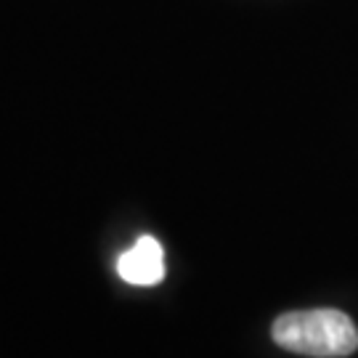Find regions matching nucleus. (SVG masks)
Segmentation results:
<instances>
[{"mask_svg":"<svg viewBox=\"0 0 358 358\" xmlns=\"http://www.w3.org/2000/svg\"><path fill=\"white\" fill-rule=\"evenodd\" d=\"M276 345L310 358H345L358 350V329L353 319L334 308L292 310L273 321Z\"/></svg>","mask_w":358,"mask_h":358,"instance_id":"1","label":"nucleus"},{"mask_svg":"<svg viewBox=\"0 0 358 358\" xmlns=\"http://www.w3.org/2000/svg\"><path fill=\"white\" fill-rule=\"evenodd\" d=\"M117 273L133 287H154L165 279V250L154 236H141L117 257Z\"/></svg>","mask_w":358,"mask_h":358,"instance_id":"2","label":"nucleus"}]
</instances>
